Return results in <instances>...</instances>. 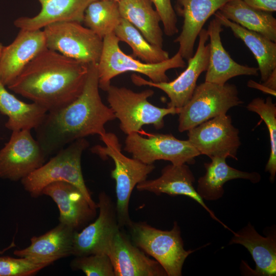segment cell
<instances>
[{
    "instance_id": "3957f363",
    "label": "cell",
    "mask_w": 276,
    "mask_h": 276,
    "mask_svg": "<svg viewBox=\"0 0 276 276\" xmlns=\"http://www.w3.org/2000/svg\"><path fill=\"white\" fill-rule=\"evenodd\" d=\"M99 136L104 145H95L90 151L102 159L110 157L114 162V169L111 172V176L116 181L117 217L120 227L128 226L132 221L128 210L132 190L137 184L147 179L155 166L123 154L121 145L114 133L106 132Z\"/></svg>"
},
{
    "instance_id": "4fadbf2b",
    "label": "cell",
    "mask_w": 276,
    "mask_h": 276,
    "mask_svg": "<svg viewBox=\"0 0 276 276\" xmlns=\"http://www.w3.org/2000/svg\"><path fill=\"white\" fill-rule=\"evenodd\" d=\"M188 136L200 154L237 159L241 143L239 130L232 124L229 115L220 114L201 123L189 130Z\"/></svg>"
},
{
    "instance_id": "8992f818",
    "label": "cell",
    "mask_w": 276,
    "mask_h": 276,
    "mask_svg": "<svg viewBox=\"0 0 276 276\" xmlns=\"http://www.w3.org/2000/svg\"><path fill=\"white\" fill-rule=\"evenodd\" d=\"M106 91L109 107L119 120L121 131L126 135L139 132L145 125L161 129L165 116L178 114L180 111L179 108H161L150 103L148 99L154 94L151 89L135 92L111 85Z\"/></svg>"
},
{
    "instance_id": "9c48e42d",
    "label": "cell",
    "mask_w": 276,
    "mask_h": 276,
    "mask_svg": "<svg viewBox=\"0 0 276 276\" xmlns=\"http://www.w3.org/2000/svg\"><path fill=\"white\" fill-rule=\"evenodd\" d=\"M43 31L48 49L87 64L99 62L103 38L81 23L56 22L45 26Z\"/></svg>"
},
{
    "instance_id": "f35d334b",
    "label": "cell",
    "mask_w": 276,
    "mask_h": 276,
    "mask_svg": "<svg viewBox=\"0 0 276 276\" xmlns=\"http://www.w3.org/2000/svg\"><path fill=\"white\" fill-rule=\"evenodd\" d=\"M110 1H116V2H120V1H121V0H110Z\"/></svg>"
},
{
    "instance_id": "30bf717a",
    "label": "cell",
    "mask_w": 276,
    "mask_h": 276,
    "mask_svg": "<svg viewBox=\"0 0 276 276\" xmlns=\"http://www.w3.org/2000/svg\"><path fill=\"white\" fill-rule=\"evenodd\" d=\"M124 150L146 164H153L158 160L175 165L193 164L200 155L188 140H180L170 134L152 133L147 137L139 132L128 134Z\"/></svg>"
},
{
    "instance_id": "d4e9b609",
    "label": "cell",
    "mask_w": 276,
    "mask_h": 276,
    "mask_svg": "<svg viewBox=\"0 0 276 276\" xmlns=\"http://www.w3.org/2000/svg\"><path fill=\"white\" fill-rule=\"evenodd\" d=\"M214 15L223 26L229 28L234 36L241 39L251 52L258 64L261 80L264 82L276 68V42L229 20L219 11Z\"/></svg>"
},
{
    "instance_id": "e575fe53",
    "label": "cell",
    "mask_w": 276,
    "mask_h": 276,
    "mask_svg": "<svg viewBox=\"0 0 276 276\" xmlns=\"http://www.w3.org/2000/svg\"><path fill=\"white\" fill-rule=\"evenodd\" d=\"M249 6L260 10L272 13L276 11V0H242Z\"/></svg>"
},
{
    "instance_id": "5bb4252c",
    "label": "cell",
    "mask_w": 276,
    "mask_h": 276,
    "mask_svg": "<svg viewBox=\"0 0 276 276\" xmlns=\"http://www.w3.org/2000/svg\"><path fill=\"white\" fill-rule=\"evenodd\" d=\"M97 205V218L75 234L72 255L75 257L106 255L114 235L120 229L116 205L106 193L99 194Z\"/></svg>"
},
{
    "instance_id": "1f68e13d",
    "label": "cell",
    "mask_w": 276,
    "mask_h": 276,
    "mask_svg": "<svg viewBox=\"0 0 276 276\" xmlns=\"http://www.w3.org/2000/svg\"><path fill=\"white\" fill-rule=\"evenodd\" d=\"M70 266L73 270H81L87 276H115L112 263L106 254L76 257Z\"/></svg>"
},
{
    "instance_id": "6da1fadb",
    "label": "cell",
    "mask_w": 276,
    "mask_h": 276,
    "mask_svg": "<svg viewBox=\"0 0 276 276\" xmlns=\"http://www.w3.org/2000/svg\"><path fill=\"white\" fill-rule=\"evenodd\" d=\"M116 119L100 97L97 63H90L81 94L62 108L47 112L34 129L36 140L48 156L78 139L102 135L105 124Z\"/></svg>"
},
{
    "instance_id": "277c9868",
    "label": "cell",
    "mask_w": 276,
    "mask_h": 276,
    "mask_svg": "<svg viewBox=\"0 0 276 276\" xmlns=\"http://www.w3.org/2000/svg\"><path fill=\"white\" fill-rule=\"evenodd\" d=\"M85 139H78L57 152L47 163L21 180L25 190L32 197L41 195L43 188L55 181H65L77 188L83 194L90 205L98 209L93 199L83 177L81 156L89 146Z\"/></svg>"
},
{
    "instance_id": "484cf974",
    "label": "cell",
    "mask_w": 276,
    "mask_h": 276,
    "mask_svg": "<svg viewBox=\"0 0 276 276\" xmlns=\"http://www.w3.org/2000/svg\"><path fill=\"white\" fill-rule=\"evenodd\" d=\"M151 0H121V15L134 26L151 44L163 48V33L160 18Z\"/></svg>"
},
{
    "instance_id": "83f0119b",
    "label": "cell",
    "mask_w": 276,
    "mask_h": 276,
    "mask_svg": "<svg viewBox=\"0 0 276 276\" xmlns=\"http://www.w3.org/2000/svg\"><path fill=\"white\" fill-rule=\"evenodd\" d=\"M219 11L229 20L276 42V19L272 13L254 8L242 0H230Z\"/></svg>"
},
{
    "instance_id": "ab89813d",
    "label": "cell",
    "mask_w": 276,
    "mask_h": 276,
    "mask_svg": "<svg viewBox=\"0 0 276 276\" xmlns=\"http://www.w3.org/2000/svg\"><path fill=\"white\" fill-rule=\"evenodd\" d=\"M0 253H1V252H0Z\"/></svg>"
},
{
    "instance_id": "ac0fdd59",
    "label": "cell",
    "mask_w": 276,
    "mask_h": 276,
    "mask_svg": "<svg viewBox=\"0 0 276 276\" xmlns=\"http://www.w3.org/2000/svg\"><path fill=\"white\" fill-rule=\"evenodd\" d=\"M50 197L59 211V223L76 231L84 227L96 215V209L89 203L82 193L74 185L65 181H55L45 186L41 195Z\"/></svg>"
},
{
    "instance_id": "9a60e30c",
    "label": "cell",
    "mask_w": 276,
    "mask_h": 276,
    "mask_svg": "<svg viewBox=\"0 0 276 276\" xmlns=\"http://www.w3.org/2000/svg\"><path fill=\"white\" fill-rule=\"evenodd\" d=\"M47 49L43 31L20 29L10 44L4 46L0 55V81L10 84L25 67L36 56Z\"/></svg>"
},
{
    "instance_id": "4dcf8cb0",
    "label": "cell",
    "mask_w": 276,
    "mask_h": 276,
    "mask_svg": "<svg viewBox=\"0 0 276 276\" xmlns=\"http://www.w3.org/2000/svg\"><path fill=\"white\" fill-rule=\"evenodd\" d=\"M250 111L258 114L267 125L269 131L270 153L265 166V171L270 174L269 179L273 182L276 174V106L272 98L266 100L258 97L254 99L246 106Z\"/></svg>"
},
{
    "instance_id": "7a4b0ae2",
    "label": "cell",
    "mask_w": 276,
    "mask_h": 276,
    "mask_svg": "<svg viewBox=\"0 0 276 276\" xmlns=\"http://www.w3.org/2000/svg\"><path fill=\"white\" fill-rule=\"evenodd\" d=\"M88 64L46 49L33 59L8 86L48 112L68 105L81 94Z\"/></svg>"
},
{
    "instance_id": "d590c367",
    "label": "cell",
    "mask_w": 276,
    "mask_h": 276,
    "mask_svg": "<svg viewBox=\"0 0 276 276\" xmlns=\"http://www.w3.org/2000/svg\"><path fill=\"white\" fill-rule=\"evenodd\" d=\"M266 87L276 91V68H274L267 79L262 83Z\"/></svg>"
},
{
    "instance_id": "ffe728a7",
    "label": "cell",
    "mask_w": 276,
    "mask_h": 276,
    "mask_svg": "<svg viewBox=\"0 0 276 276\" xmlns=\"http://www.w3.org/2000/svg\"><path fill=\"white\" fill-rule=\"evenodd\" d=\"M223 26L214 17L209 24V58L205 81L223 85L230 79L242 75L257 76L258 67L240 64L224 48L221 38Z\"/></svg>"
},
{
    "instance_id": "5b68a950",
    "label": "cell",
    "mask_w": 276,
    "mask_h": 276,
    "mask_svg": "<svg viewBox=\"0 0 276 276\" xmlns=\"http://www.w3.org/2000/svg\"><path fill=\"white\" fill-rule=\"evenodd\" d=\"M103 42L97 67L99 88L104 91H106L111 85L112 78L125 73H137L147 76L153 82H164L169 81L166 74L168 70L186 66L178 51L171 58L160 62L148 63L141 61L123 52L119 46L120 41L113 32L105 36Z\"/></svg>"
},
{
    "instance_id": "f1b7e54d",
    "label": "cell",
    "mask_w": 276,
    "mask_h": 276,
    "mask_svg": "<svg viewBox=\"0 0 276 276\" xmlns=\"http://www.w3.org/2000/svg\"><path fill=\"white\" fill-rule=\"evenodd\" d=\"M113 33L120 41L126 43L132 49V56L143 62L156 63L168 60L169 53L149 43L129 21L122 18Z\"/></svg>"
},
{
    "instance_id": "8fae6325",
    "label": "cell",
    "mask_w": 276,
    "mask_h": 276,
    "mask_svg": "<svg viewBox=\"0 0 276 276\" xmlns=\"http://www.w3.org/2000/svg\"><path fill=\"white\" fill-rule=\"evenodd\" d=\"M199 41L196 53L188 60L186 68L171 81L154 83L147 80L139 75L133 74L131 79L137 86H149L160 89L168 97V107L181 108L192 96L199 76L206 71L209 58V44L207 30L202 28L199 35Z\"/></svg>"
},
{
    "instance_id": "f546056e",
    "label": "cell",
    "mask_w": 276,
    "mask_h": 276,
    "mask_svg": "<svg viewBox=\"0 0 276 276\" xmlns=\"http://www.w3.org/2000/svg\"><path fill=\"white\" fill-rule=\"evenodd\" d=\"M122 19L119 2L97 0L86 8L83 22L87 28L103 39L114 32Z\"/></svg>"
},
{
    "instance_id": "7c38bea8",
    "label": "cell",
    "mask_w": 276,
    "mask_h": 276,
    "mask_svg": "<svg viewBox=\"0 0 276 276\" xmlns=\"http://www.w3.org/2000/svg\"><path fill=\"white\" fill-rule=\"evenodd\" d=\"M46 157L30 130L12 131L0 149V178L21 180L43 165Z\"/></svg>"
},
{
    "instance_id": "d6986e66",
    "label": "cell",
    "mask_w": 276,
    "mask_h": 276,
    "mask_svg": "<svg viewBox=\"0 0 276 276\" xmlns=\"http://www.w3.org/2000/svg\"><path fill=\"white\" fill-rule=\"evenodd\" d=\"M74 228L59 223L56 227L39 236H33L27 247L14 250L18 257L28 259L33 262L50 265L55 261L72 255Z\"/></svg>"
},
{
    "instance_id": "2e32d148",
    "label": "cell",
    "mask_w": 276,
    "mask_h": 276,
    "mask_svg": "<svg viewBox=\"0 0 276 276\" xmlns=\"http://www.w3.org/2000/svg\"><path fill=\"white\" fill-rule=\"evenodd\" d=\"M106 255L115 276L167 275L158 262L146 256L120 229L114 235Z\"/></svg>"
},
{
    "instance_id": "d6a6232c",
    "label": "cell",
    "mask_w": 276,
    "mask_h": 276,
    "mask_svg": "<svg viewBox=\"0 0 276 276\" xmlns=\"http://www.w3.org/2000/svg\"><path fill=\"white\" fill-rule=\"evenodd\" d=\"M44 267L25 258L0 257V276H30Z\"/></svg>"
},
{
    "instance_id": "ba28073f",
    "label": "cell",
    "mask_w": 276,
    "mask_h": 276,
    "mask_svg": "<svg viewBox=\"0 0 276 276\" xmlns=\"http://www.w3.org/2000/svg\"><path fill=\"white\" fill-rule=\"evenodd\" d=\"M242 103L235 84L220 85L205 81L196 86L190 100L180 108L178 131H188L216 116L226 114L230 108Z\"/></svg>"
},
{
    "instance_id": "836d02e7",
    "label": "cell",
    "mask_w": 276,
    "mask_h": 276,
    "mask_svg": "<svg viewBox=\"0 0 276 276\" xmlns=\"http://www.w3.org/2000/svg\"><path fill=\"white\" fill-rule=\"evenodd\" d=\"M158 13L164 27V32L168 36H172L178 32L176 14L171 0H151Z\"/></svg>"
},
{
    "instance_id": "74e56055",
    "label": "cell",
    "mask_w": 276,
    "mask_h": 276,
    "mask_svg": "<svg viewBox=\"0 0 276 276\" xmlns=\"http://www.w3.org/2000/svg\"><path fill=\"white\" fill-rule=\"evenodd\" d=\"M4 47V45L0 42V55L2 52V50L3 49V48Z\"/></svg>"
},
{
    "instance_id": "cb8c5ba5",
    "label": "cell",
    "mask_w": 276,
    "mask_h": 276,
    "mask_svg": "<svg viewBox=\"0 0 276 276\" xmlns=\"http://www.w3.org/2000/svg\"><path fill=\"white\" fill-rule=\"evenodd\" d=\"M226 158L213 157L211 162L204 164L206 172L198 179L197 188V193L203 200L214 201L222 197L224 192L223 185L228 181L241 178L257 183L261 180L258 173L235 169L227 164Z\"/></svg>"
},
{
    "instance_id": "603a6c76",
    "label": "cell",
    "mask_w": 276,
    "mask_h": 276,
    "mask_svg": "<svg viewBox=\"0 0 276 276\" xmlns=\"http://www.w3.org/2000/svg\"><path fill=\"white\" fill-rule=\"evenodd\" d=\"M229 244H238L250 252L256 264L252 273L259 276H275L276 274V236L275 232L263 237L248 223L235 233Z\"/></svg>"
},
{
    "instance_id": "e0dca14e",
    "label": "cell",
    "mask_w": 276,
    "mask_h": 276,
    "mask_svg": "<svg viewBox=\"0 0 276 276\" xmlns=\"http://www.w3.org/2000/svg\"><path fill=\"white\" fill-rule=\"evenodd\" d=\"M229 1L176 0L174 10L183 18V24L174 42L179 44L178 51L184 59L193 55L196 40L208 19Z\"/></svg>"
},
{
    "instance_id": "52a82bcc",
    "label": "cell",
    "mask_w": 276,
    "mask_h": 276,
    "mask_svg": "<svg viewBox=\"0 0 276 276\" xmlns=\"http://www.w3.org/2000/svg\"><path fill=\"white\" fill-rule=\"evenodd\" d=\"M132 242L159 263L168 276H180L187 257L195 250H186L176 222L163 231L145 222L131 221L128 226Z\"/></svg>"
},
{
    "instance_id": "44dd1931",
    "label": "cell",
    "mask_w": 276,
    "mask_h": 276,
    "mask_svg": "<svg viewBox=\"0 0 276 276\" xmlns=\"http://www.w3.org/2000/svg\"><path fill=\"white\" fill-rule=\"evenodd\" d=\"M195 180L194 176L188 165L171 164L162 169L159 177L146 179L137 184L136 188L140 191H147L157 195L164 193L171 196L184 195L190 197L201 205L213 219L231 231L205 204L193 186Z\"/></svg>"
},
{
    "instance_id": "4316f807",
    "label": "cell",
    "mask_w": 276,
    "mask_h": 276,
    "mask_svg": "<svg viewBox=\"0 0 276 276\" xmlns=\"http://www.w3.org/2000/svg\"><path fill=\"white\" fill-rule=\"evenodd\" d=\"M47 111L32 102L27 103L9 92L0 81V112L8 118L6 128L12 131L36 129Z\"/></svg>"
},
{
    "instance_id": "7402d4cb",
    "label": "cell",
    "mask_w": 276,
    "mask_h": 276,
    "mask_svg": "<svg viewBox=\"0 0 276 276\" xmlns=\"http://www.w3.org/2000/svg\"><path fill=\"white\" fill-rule=\"evenodd\" d=\"M40 11L33 17H20L14 21V26L23 30H41L56 22H83L87 6L97 0H38Z\"/></svg>"
},
{
    "instance_id": "8d00e7d4",
    "label": "cell",
    "mask_w": 276,
    "mask_h": 276,
    "mask_svg": "<svg viewBox=\"0 0 276 276\" xmlns=\"http://www.w3.org/2000/svg\"><path fill=\"white\" fill-rule=\"evenodd\" d=\"M247 85L250 87L258 89L265 93L269 94L272 96H275L276 91L266 87L263 84L257 83L252 80H249L247 83Z\"/></svg>"
}]
</instances>
